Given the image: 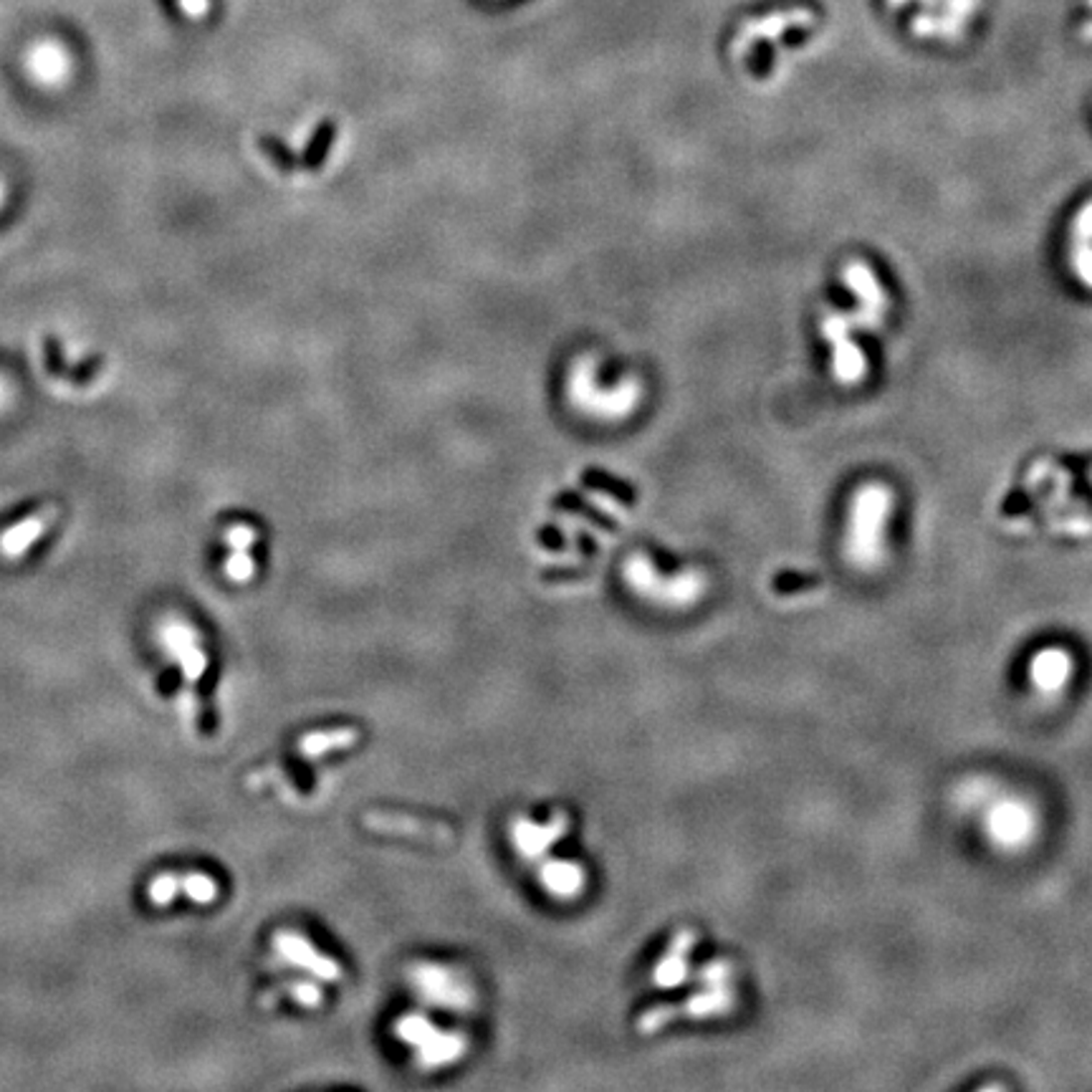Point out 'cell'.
<instances>
[{
  "label": "cell",
  "instance_id": "cell-14",
  "mask_svg": "<svg viewBox=\"0 0 1092 1092\" xmlns=\"http://www.w3.org/2000/svg\"><path fill=\"white\" fill-rule=\"evenodd\" d=\"M365 825L370 827L372 832H385V835H397V838L420 840V843H430V845H445L453 840L450 827L440 825V822L417 820V817H410V815L370 812V815H365Z\"/></svg>",
  "mask_w": 1092,
  "mask_h": 1092
},
{
  "label": "cell",
  "instance_id": "cell-24",
  "mask_svg": "<svg viewBox=\"0 0 1092 1092\" xmlns=\"http://www.w3.org/2000/svg\"><path fill=\"white\" fill-rule=\"evenodd\" d=\"M334 124L332 122H324L322 127L316 129V134L311 137L309 147H306L304 152V162L301 165L306 167V170H319V167L324 165V160H327L329 155V147H332L334 142Z\"/></svg>",
  "mask_w": 1092,
  "mask_h": 1092
},
{
  "label": "cell",
  "instance_id": "cell-5",
  "mask_svg": "<svg viewBox=\"0 0 1092 1092\" xmlns=\"http://www.w3.org/2000/svg\"><path fill=\"white\" fill-rule=\"evenodd\" d=\"M736 982H703L696 994L681 1004H660L638 1016L640 1034H655L678 1019H715L736 1010Z\"/></svg>",
  "mask_w": 1092,
  "mask_h": 1092
},
{
  "label": "cell",
  "instance_id": "cell-3",
  "mask_svg": "<svg viewBox=\"0 0 1092 1092\" xmlns=\"http://www.w3.org/2000/svg\"><path fill=\"white\" fill-rule=\"evenodd\" d=\"M392 1034L402 1047L412 1049L417 1070L435 1072L453 1067L468 1054V1037L455 1029H443L427 1014L407 1012L392 1021Z\"/></svg>",
  "mask_w": 1092,
  "mask_h": 1092
},
{
  "label": "cell",
  "instance_id": "cell-29",
  "mask_svg": "<svg viewBox=\"0 0 1092 1092\" xmlns=\"http://www.w3.org/2000/svg\"><path fill=\"white\" fill-rule=\"evenodd\" d=\"M1070 243H1092V200H1087L1072 221Z\"/></svg>",
  "mask_w": 1092,
  "mask_h": 1092
},
{
  "label": "cell",
  "instance_id": "cell-4",
  "mask_svg": "<svg viewBox=\"0 0 1092 1092\" xmlns=\"http://www.w3.org/2000/svg\"><path fill=\"white\" fill-rule=\"evenodd\" d=\"M407 984L417 1002L450 1014H471L481 999L471 974L443 961H415L407 969Z\"/></svg>",
  "mask_w": 1092,
  "mask_h": 1092
},
{
  "label": "cell",
  "instance_id": "cell-31",
  "mask_svg": "<svg viewBox=\"0 0 1092 1092\" xmlns=\"http://www.w3.org/2000/svg\"><path fill=\"white\" fill-rule=\"evenodd\" d=\"M261 147L268 152V157H271V160L276 162V165L281 167L283 172L294 170V157H291V152L283 147V142H278V139H273V137H266V139H261Z\"/></svg>",
  "mask_w": 1092,
  "mask_h": 1092
},
{
  "label": "cell",
  "instance_id": "cell-34",
  "mask_svg": "<svg viewBox=\"0 0 1092 1092\" xmlns=\"http://www.w3.org/2000/svg\"><path fill=\"white\" fill-rule=\"evenodd\" d=\"M1082 39L1092 41V23H1087V26H1085V28H1082Z\"/></svg>",
  "mask_w": 1092,
  "mask_h": 1092
},
{
  "label": "cell",
  "instance_id": "cell-18",
  "mask_svg": "<svg viewBox=\"0 0 1092 1092\" xmlns=\"http://www.w3.org/2000/svg\"><path fill=\"white\" fill-rule=\"evenodd\" d=\"M812 21H815V16H812L810 11L794 8V11H784V13H774V16L759 18V21H754L751 26H746V36H751V39H774V36L784 34V31H789V28H807Z\"/></svg>",
  "mask_w": 1092,
  "mask_h": 1092
},
{
  "label": "cell",
  "instance_id": "cell-2",
  "mask_svg": "<svg viewBox=\"0 0 1092 1092\" xmlns=\"http://www.w3.org/2000/svg\"><path fill=\"white\" fill-rule=\"evenodd\" d=\"M979 822L984 838L1002 853H1019L1034 845L1039 835V812L1024 794L992 789L979 799Z\"/></svg>",
  "mask_w": 1092,
  "mask_h": 1092
},
{
  "label": "cell",
  "instance_id": "cell-22",
  "mask_svg": "<svg viewBox=\"0 0 1092 1092\" xmlns=\"http://www.w3.org/2000/svg\"><path fill=\"white\" fill-rule=\"evenodd\" d=\"M582 483H587L589 488H597L602 494H610L620 504H632L635 501V491L630 488V483L620 481L615 476H607V473L597 471V468H587L582 473Z\"/></svg>",
  "mask_w": 1092,
  "mask_h": 1092
},
{
  "label": "cell",
  "instance_id": "cell-32",
  "mask_svg": "<svg viewBox=\"0 0 1092 1092\" xmlns=\"http://www.w3.org/2000/svg\"><path fill=\"white\" fill-rule=\"evenodd\" d=\"M46 367H49L51 375H56V378H69L74 380V372L69 370L67 365H64V357L59 355V347H56L54 339H46Z\"/></svg>",
  "mask_w": 1092,
  "mask_h": 1092
},
{
  "label": "cell",
  "instance_id": "cell-11",
  "mask_svg": "<svg viewBox=\"0 0 1092 1092\" xmlns=\"http://www.w3.org/2000/svg\"><path fill=\"white\" fill-rule=\"evenodd\" d=\"M1026 678L1039 699H1059L1075 681V655L1062 645H1047L1029 658Z\"/></svg>",
  "mask_w": 1092,
  "mask_h": 1092
},
{
  "label": "cell",
  "instance_id": "cell-35",
  "mask_svg": "<svg viewBox=\"0 0 1092 1092\" xmlns=\"http://www.w3.org/2000/svg\"><path fill=\"white\" fill-rule=\"evenodd\" d=\"M3 198H6V188H3V183H0V206H3Z\"/></svg>",
  "mask_w": 1092,
  "mask_h": 1092
},
{
  "label": "cell",
  "instance_id": "cell-19",
  "mask_svg": "<svg viewBox=\"0 0 1092 1092\" xmlns=\"http://www.w3.org/2000/svg\"><path fill=\"white\" fill-rule=\"evenodd\" d=\"M276 999H291L294 1004L304 1007V1010H316L324 1004V992L322 987L311 979H291V982L281 984V987L271 989V992L263 997V1002L273 1004Z\"/></svg>",
  "mask_w": 1092,
  "mask_h": 1092
},
{
  "label": "cell",
  "instance_id": "cell-8",
  "mask_svg": "<svg viewBox=\"0 0 1092 1092\" xmlns=\"http://www.w3.org/2000/svg\"><path fill=\"white\" fill-rule=\"evenodd\" d=\"M571 820L566 812H554L546 822H537L527 815H516L509 825V843L514 853L527 862H539L549 855L559 840L569 835Z\"/></svg>",
  "mask_w": 1092,
  "mask_h": 1092
},
{
  "label": "cell",
  "instance_id": "cell-17",
  "mask_svg": "<svg viewBox=\"0 0 1092 1092\" xmlns=\"http://www.w3.org/2000/svg\"><path fill=\"white\" fill-rule=\"evenodd\" d=\"M360 731L355 726H339L329 728V731H309L296 741V754L301 759H322V756L332 754V751H350L352 746L360 743Z\"/></svg>",
  "mask_w": 1092,
  "mask_h": 1092
},
{
  "label": "cell",
  "instance_id": "cell-6",
  "mask_svg": "<svg viewBox=\"0 0 1092 1092\" xmlns=\"http://www.w3.org/2000/svg\"><path fill=\"white\" fill-rule=\"evenodd\" d=\"M625 579L630 582L632 592L645 599H653L658 605L671 607V610H688V607H694L703 597L705 589L703 579L696 571H688V574L663 582L658 577L655 566L645 556H635L625 566Z\"/></svg>",
  "mask_w": 1092,
  "mask_h": 1092
},
{
  "label": "cell",
  "instance_id": "cell-10",
  "mask_svg": "<svg viewBox=\"0 0 1092 1092\" xmlns=\"http://www.w3.org/2000/svg\"><path fill=\"white\" fill-rule=\"evenodd\" d=\"M843 281L853 291L855 299L859 301L858 314H850L853 327L872 329V332L880 329L882 316H885L887 306H890V299H887L875 271L865 261H850L843 271Z\"/></svg>",
  "mask_w": 1092,
  "mask_h": 1092
},
{
  "label": "cell",
  "instance_id": "cell-36",
  "mask_svg": "<svg viewBox=\"0 0 1092 1092\" xmlns=\"http://www.w3.org/2000/svg\"><path fill=\"white\" fill-rule=\"evenodd\" d=\"M1087 6H1092V0H1087Z\"/></svg>",
  "mask_w": 1092,
  "mask_h": 1092
},
{
  "label": "cell",
  "instance_id": "cell-27",
  "mask_svg": "<svg viewBox=\"0 0 1092 1092\" xmlns=\"http://www.w3.org/2000/svg\"><path fill=\"white\" fill-rule=\"evenodd\" d=\"M887 3L903 6V3H908V0H887ZM918 3L941 8V13H951V16H959V18H971L976 11H979V6H982V0H918Z\"/></svg>",
  "mask_w": 1092,
  "mask_h": 1092
},
{
  "label": "cell",
  "instance_id": "cell-20",
  "mask_svg": "<svg viewBox=\"0 0 1092 1092\" xmlns=\"http://www.w3.org/2000/svg\"><path fill=\"white\" fill-rule=\"evenodd\" d=\"M966 18L951 16V13H921L913 18V34L921 39H956L964 31Z\"/></svg>",
  "mask_w": 1092,
  "mask_h": 1092
},
{
  "label": "cell",
  "instance_id": "cell-21",
  "mask_svg": "<svg viewBox=\"0 0 1092 1092\" xmlns=\"http://www.w3.org/2000/svg\"><path fill=\"white\" fill-rule=\"evenodd\" d=\"M180 893L198 905H213L221 898V882L211 872H180Z\"/></svg>",
  "mask_w": 1092,
  "mask_h": 1092
},
{
  "label": "cell",
  "instance_id": "cell-23",
  "mask_svg": "<svg viewBox=\"0 0 1092 1092\" xmlns=\"http://www.w3.org/2000/svg\"><path fill=\"white\" fill-rule=\"evenodd\" d=\"M180 895V872L167 870L157 872L150 882H147V900H150L155 908H165L172 900Z\"/></svg>",
  "mask_w": 1092,
  "mask_h": 1092
},
{
  "label": "cell",
  "instance_id": "cell-33",
  "mask_svg": "<svg viewBox=\"0 0 1092 1092\" xmlns=\"http://www.w3.org/2000/svg\"><path fill=\"white\" fill-rule=\"evenodd\" d=\"M183 6L190 13H203L206 11V0H183Z\"/></svg>",
  "mask_w": 1092,
  "mask_h": 1092
},
{
  "label": "cell",
  "instance_id": "cell-26",
  "mask_svg": "<svg viewBox=\"0 0 1092 1092\" xmlns=\"http://www.w3.org/2000/svg\"><path fill=\"white\" fill-rule=\"evenodd\" d=\"M1070 268L1085 289H1092V243H1070Z\"/></svg>",
  "mask_w": 1092,
  "mask_h": 1092
},
{
  "label": "cell",
  "instance_id": "cell-25",
  "mask_svg": "<svg viewBox=\"0 0 1092 1092\" xmlns=\"http://www.w3.org/2000/svg\"><path fill=\"white\" fill-rule=\"evenodd\" d=\"M223 571H226V577L231 579V582L245 584V582H250V579H253L255 561H253V556L248 554V549H234V554L226 559V566H223Z\"/></svg>",
  "mask_w": 1092,
  "mask_h": 1092
},
{
  "label": "cell",
  "instance_id": "cell-16",
  "mask_svg": "<svg viewBox=\"0 0 1092 1092\" xmlns=\"http://www.w3.org/2000/svg\"><path fill=\"white\" fill-rule=\"evenodd\" d=\"M59 514H62V509L49 504L44 506V509L34 511L31 516H26L23 522H16L11 529H6V532L0 534V556L8 561L21 559V556L34 546V542H39V539L54 527Z\"/></svg>",
  "mask_w": 1092,
  "mask_h": 1092
},
{
  "label": "cell",
  "instance_id": "cell-12",
  "mask_svg": "<svg viewBox=\"0 0 1092 1092\" xmlns=\"http://www.w3.org/2000/svg\"><path fill=\"white\" fill-rule=\"evenodd\" d=\"M850 329H853L850 314H830L825 316V322H822V334H825V337L832 342V347H835V360H832V365H835V375H838L840 383L845 385L859 383V380L867 375L865 355H862V350L853 342Z\"/></svg>",
  "mask_w": 1092,
  "mask_h": 1092
},
{
  "label": "cell",
  "instance_id": "cell-1",
  "mask_svg": "<svg viewBox=\"0 0 1092 1092\" xmlns=\"http://www.w3.org/2000/svg\"><path fill=\"white\" fill-rule=\"evenodd\" d=\"M893 488L880 481L859 486L853 496L845 529V556L859 571H875L885 559L887 522L893 516Z\"/></svg>",
  "mask_w": 1092,
  "mask_h": 1092
},
{
  "label": "cell",
  "instance_id": "cell-15",
  "mask_svg": "<svg viewBox=\"0 0 1092 1092\" xmlns=\"http://www.w3.org/2000/svg\"><path fill=\"white\" fill-rule=\"evenodd\" d=\"M537 880L549 898L566 903V900H577L584 893L589 877L577 859L551 858L537 870Z\"/></svg>",
  "mask_w": 1092,
  "mask_h": 1092
},
{
  "label": "cell",
  "instance_id": "cell-30",
  "mask_svg": "<svg viewBox=\"0 0 1092 1092\" xmlns=\"http://www.w3.org/2000/svg\"><path fill=\"white\" fill-rule=\"evenodd\" d=\"M223 539H226L228 546H234V549H250V546L258 542V532H255L250 524H231V527L226 529V534H223Z\"/></svg>",
  "mask_w": 1092,
  "mask_h": 1092
},
{
  "label": "cell",
  "instance_id": "cell-28",
  "mask_svg": "<svg viewBox=\"0 0 1092 1092\" xmlns=\"http://www.w3.org/2000/svg\"><path fill=\"white\" fill-rule=\"evenodd\" d=\"M556 509L577 511V514H584V516H589V519H592V522H594V524H599V527H602V529H615V522H612L610 516H605V514H597V511H594V509H589V504H584V501H582V499H579V496H577V494H569V491H566V494H561V496H559V499H556Z\"/></svg>",
  "mask_w": 1092,
  "mask_h": 1092
},
{
  "label": "cell",
  "instance_id": "cell-9",
  "mask_svg": "<svg viewBox=\"0 0 1092 1092\" xmlns=\"http://www.w3.org/2000/svg\"><path fill=\"white\" fill-rule=\"evenodd\" d=\"M273 954L283 961L286 966H294V969L306 971L316 979V982L334 984L344 976V969L339 966L337 959H332L329 954L319 951L304 933L291 931V928H278L271 938Z\"/></svg>",
  "mask_w": 1092,
  "mask_h": 1092
},
{
  "label": "cell",
  "instance_id": "cell-13",
  "mask_svg": "<svg viewBox=\"0 0 1092 1092\" xmlns=\"http://www.w3.org/2000/svg\"><path fill=\"white\" fill-rule=\"evenodd\" d=\"M699 943L696 928H681L668 943L666 954L660 956L653 966L650 982L658 989H678L691 979V956Z\"/></svg>",
  "mask_w": 1092,
  "mask_h": 1092
},
{
  "label": "cell",
  "instance_id": "cell-7",
  "mask_svg": "<svg viewBox=\"0 0 1092 1092\" xmlns=\"http://www.w3.org/2000/svg\"><path fill=\"white\" fill-rule=\"evenodd\" d=\"M157 638H160L165 653L180 666V673H183L188 686L203 681L208 671V655L206 648H203V635L193 622L180 615L162 617L160 627H157Z\"/></svg>",
  "mask_w": 1092,
  "mask_h": 1092
}]
</instances>
